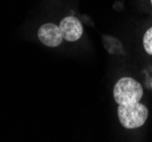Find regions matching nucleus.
I'll use <instances>...</instances> for the list:
<instances>
[{
  "label": "nucleus",
  "instance_id": "1",
  "mask_svg": "<svg viewBox=\"0 0 152 142\" xmlns=\"http://www.w3.org/2000/svg\"><path fill=\"white\" fill-rule=\"evenodd\" d=\"M143 96V88L132 77H122L115 83L113 98L118 105H130L138 102Z\"/></svg>",
  "mask_w": 152,
  "mask_h": 142
},
{
  "label": "nucleus",
  "instance_id": "2",
  "mask_svg": "<svg viewBox=\"0 0 152 142\" xmlns=\"http://www.w3.org/2000/svg\"><path fill=\"white\" fill-rule=\"evenodd\" d=\"M149 116L146 106L143 104L135 102L130 105H119L118 117L121 125L126 128H137L144 124Z\"/></svg>",
  "mask_w": 152,
  "mask_h": 142
},
{
  "label": "nucleus",
  "instance_id": "3",
  "mask_svg": "<svg viewBox=\"0 0 152 142\" xmlns=\"http://www.w3.org/2000/svg\"><path fill=\"white\" fill-rule=\"evenodd\" d=\"M38 37L40 42L47 47H57L64 40L60 25L54 23H46L38 30Z\"/></svg>",
  "mask_w": 152,
  "mask_h": 142
},
{
  "label": "nucleus",
  "instance_id": "4",
  "mask_svg": "<svg viewBox=\"0 0 152 142\" xmlns=\"http://www.w3.org/2000/svg\"><path fill=\"white\" fill-rule=\"evenodd\" d=\"M60 27L63 33L64 40L69 42H75L83 37L84 27L81 22L75 16H68L60 23Z\"/></svg>",
  "mask_w": 152,
  "mask_h": 142
},
{
  "label": "nucleus",
  "instance_id": "5",
  "mask_svg": "<svg viewBox=\"0 0 152 142\" xmlns=\"http://www.w3.org/2000/svg\"><path fill=\"white\" fill-rule=\"evenodd\" d=\"M143 45H144L145 51L152 56V27L145 32L143 37Z\"/></svg>",
  "mask_w": 152,
  "mask_h": 142
},
{
  "label": "nucleus",
  "instance_id": "6",
  "mask_svg": "<svg viewBox=\"0 0 152 142\" xmlns=\"http://www.w3.org/2000/svg\"><path fill=\"white\" fill-rule=\"evenodd\" d=\"M151 4H152V0H151Z\"/></svg>",
  "mask_w": 152,
  "mask_h": 142
}]
</instances>
